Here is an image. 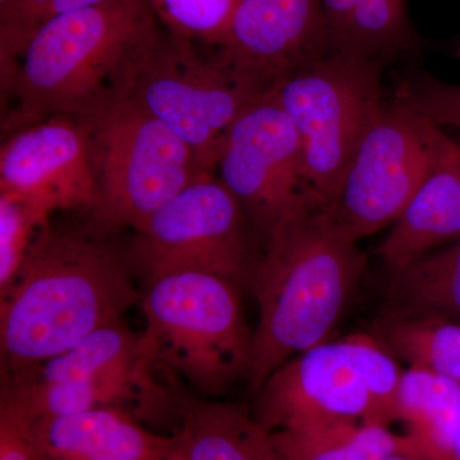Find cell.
I'll return each instance as SVG.
<instances>
[{
  "mask_svg": "<svg viewBox=\"0 0 460 460\" xmlns=\"http://www.w3.org/2000/svg\"><path fill=\"white\" fill-rule=\"evenodd\" d=\"M163 31L153 0H108L39 27L3 93L9 135L54 115L86 122L131 98Z\"/></svg>",
  "mask_w": 460,
  "mask_h": 460,
  "instance_id": "1",
  "label": "cell"
},
{
  "mask_svg": "<svg viewBox=\"0 0 460 460\" xmlns=\"http://www.w3.org/2000/svg\"><path fill=\"white\" fill-rule=\"evenodd\" d=\"M89 223L45 224L16 279L0 296L2 377L13 376L122 320L138 295L128 257Z\"/></svg>",
  "mask_w": 460,
  "mask_h": 460,
  "instance_id": "2",
  "label": "cell"
},
{
  "mask_svg": "<svg viewBox=\"0 0 460 460\" xmlns=\"http://www.w3.org/2000/svg\"><path fill=\"white\" fill-rule=\"evenodd\" d=\"M265 238L248 284L259 305L247 375L255 394L292 357L325 343L367 262L317 196L289 211Z\"/></svg>",
  "mask_w": 460,
  "mask_h": 460,
  "instance_id": "3",
  "label": "cell"
},
{
  "mask_svg": "<svg viewBox=\"0 0 460 460\" xmlns=\"http://www.w3.org/2000/svg\"><path fill=\"white\" fill-rule=\"evenodd\" d=\"M142 311V354L154 367L180 375L206 395L247 378L253 332L237 284L202 271L162 275L148 281Z\"/></svg>",
  "mask_w": 460,
  "mask_h": 460,
  "instance_id": "4",
  "label": "cell"
},
{
  "mask_svg": "<svg viewBox=\"0 0 460 460\" xmlns=\"http://www.w3.org/2000/svg\"><path fill=\"white\" fill-rule=\"evenodd\" d=\"M401 377L392 354L367 335L325 341L266 380L255 420L269 432L341 420L389 428L401 420Z\"/></svg>",
  "mask_w": 460,
  "mask_h": 460,
  "instance_id": "5",
  "label": "cell"
},
{
  "mask_svg": "<svg viewBox=\"0 0 460 460\" xmlns=\"http://www.w3.org/2000/svg\"><path fill=\"white\" fill-rule=\"evenodd\" d=\"M84 123L96 184L87 223L105 234L137 230L210 172L186 142L131 99Z\"/></svg>",
  "mask_w": 460,
  "mask_h": 460,
  "instance_id": "6",
  "label": "cell"
},
{
  "mask_svg": "<svg viewBox=\"0 0 460 460\" xmlns=\"http://www.w3.org/2000/svg\"><path fill=\"white\" fill-rule=\"evenodd\" d=\"M383 60L332 50L270 91L301 138L308 183L328 206L383 111Z\"/></svg>",
  "mask_w": 460,
  "mask_h": 460,
  "instance_id": "7",
  "label": "cell"
},
{
  "mask_svg": "<svg viewBox=\"0 0 460 460\" xmlns=\"http://www.w3.org/2000/svg\"><path fill=\"white\" fill-rule=\"evenodd\" d=\"M208 48L163 26L129 99L168 126L214 172L233 124L269 93Z\"/></svg>",
  "mask_w": 460,
  "mask_h": 460,
  "instance_id": "8",
  "label": "cell"
},
{
  "mask_svg": "<svg viewBox=\"0 0 460 460\" xmlns=\"http://www.w3.org/2000/svg\"><path fill=\"white\" fill-rule=\"evenodd\" d=\"M459 147L401 99L384 104L328 206L330 217L356 242L394 226L423 181Z\"/></svg>",
  "mask_w": 460,
  "mask_h": 460,
  "instance_id": "9",
  "label": "cell"
},
{
  "mask_svg": "<svg viewBox=\"0 0 460 460\" xmlns=\"http://www.w3.org/2000/svg\"><path fill=\"white\" fill-rule=\"evenodd\" d=\"M246 214L214 172L202 175L136 230L129 261L147 281L177 271H202L237 286L255 266Z\"/></svg>",
  "mask_w": 460,
  "mask_h": 460,
  "instance_id": "10",
  "label": "cell"
},
{
  "mask_svg": "<svg viewBox=\"0 0 460 460\" xmlns=\"http://www.w3.org/2000/svg\"><path fill=\"white\" fill-rule=\"evenodd\" d=\"M215 171L265 237L289 211L317 196L295 124L270 93L239 115Z\"/></svg>",
  "mask_w": 460,
  "mask_h": 460,
  "instance_id": "11",
  "label": "cell"
},
{
  "mask_svg": "<svg viewBox=\"0 0 460 460\" xmlns=\"http://www.w3.org/2000/svg\"><path fill=\"white\" fill-rule=\"evenodd\" d=\"M0 192L25 199L47 217L89 211L96 184L86 124L54 115L9 135L0 151Z\"/></svg>",
  "mask_w": 460,
  "mask_h": 460,
  "instance_id": "12",
  "label": "cell"
},
{
  "mask_svg": "<svg viewBox=\"0 0 460 460\" xmlns=\"http://www.w3.org/2000/svg\"><path fill=\"white\" fill-rule=\"evenodd\" d=\"M214 48L270 93L287 75L329 54L332 39L320 0H241Z\"/></svg>",
  "mask_w": 460,
  "mask_h": 460,
  "instance_id": "13",
  "label": "cell"
},
{
  "mask_svg": "<svg viewBox=\"0 0 460 460\" xmlns=\"http://www.w3.org/2000/svg\"><path fill=\"white\" fill-rule=\"evenodd\" d=\"M29 423L38 460H168L177 450L174 435L148 431L120 407Z\"/></svg>",
  "mask_w": 460,
  "mask_h": 460,
  "instance_id": "14",
  "label": "cell"
},
{
  "mask_svg": "<svg viewBox=\"0 0 460 460\" xmlns=\"http://www.w3.org/2000/svg\"><path fill=\"white\" fill-rule=\"evenodd\" d=\"M174 405L154 384L150 375L129 377L74 378L51 381H3L2 401L29 422L49 417L69 416L102 407H120L126 402Z\"/></svg>",
  "mask_w": 460,
  "mask_h": 460,
  "instance_id": "15",
  "label": "cell"
},
{
  "mask_svg": "<svg viewBox=\"0 0 460 460\" xmlns=\"http://www.w3.org/2000/svg\"><path fill=\"white\" fill-rule=\"evenodd\" d=\"M460 239V147L429 174L387 237L378 256L394 269Z\"/></svg>",
  "mask_w": 460,
  "mask_h": 460,
  "instance_id": "16",
  "label": "cell"
},
{
  "mask_svg": "<svg viewBox=\"0 0 460 460\" xmlns=\"http://www.w3.org/2000/svg\"><path fill=\"white\" fill-rule=\"evenodd\" d=\"M174 413L187 460H283L270 432L235 405L175 396Z\"/></svg>",
  "mask_w": 460,
  "mask_h": 460,
  "instance_id": "17",
  "label": "cell"
},
{
  "mask_svg": "<svg viewBox=\"0 0 460 460\" xmlns=\"http://www.w3.org/2000/svg\"><path fill=\"white\" fill-rule=\"evenodd\" d=\"M399 416L420 459L459 460V381L410 368L401 377Z\"/></svg>",
  "mask_w": 460,
  "mask_h": 460,
  "instance_id": "18",
  "label": "cell"
},
{
  "mask_svg": "<svg viewBox=\"0 0 460 460\" xmlns=\"http://www.w3.org/2000/svg\"><path fill=\"white\" fill-rule=\"evenodd\" d=\"M154 366L145 358L140 334H133L123 321L91 332L80 343L3 381H51L74 378L129 377L151 374Z\"/></svg>",
  "mask_w": 460,
  "mask_h": 460,
  "instance_id": "19",
  "label": "cell"
},
{
  "mask_svg": "<svg viewBox=\"0 0 460 460\" xmlns=\"http://www.w3.org/2000/svg\"><path fill=\"white\" fill-rule=\"evenodd\" d=\"M385 314L460 323V239L394 269Z\"/></svg>",
  "mask_w": 460,
  "mask_h": 460,
  "instance_id": "20",
  "label": "cell"
},
{
  "mask_svg": "<svg viewBox=\"0 0 460 460\" xmlns=\"http://www.w3.org/2000/svg\"><path fill=\"white\" fill-rule=\"evenodd\" d=\"M270 435L283 460H383L394 454L419 458L408 435L365 422L341 420L275 429Z\"/></svg>",
  "mask_w": 460,
  "mask_h": 460,
  "instance_id": "21",
  "label": "cell"
},
{
  "mask_svg": "<svg viewBox=\"0 0 460 460\" xmlns=\"http://www.w3.org/2000/svg\"><path fill=\"white\" fill-rule=\"evenodd\" d=\"M376 334L378 343L410 368L460 383V323L385 314L376 323Z\"/></svg>",
  "mask_w": 460,
  "mask_h": 460,
  "instance_id": "22",
  "label": "cell"
},
{
  "mask_svg": "<svg viewBox=\"0 0 460 460\" xmlns=\"http://www.w3.org/2000/svg\"><path fill=\"white\" fill-rule=\"evenodd\" d=\"M408 41L404 0H356L332 39V50L384 58Z\"/></svg>",
  "mask_w": 460,
  "mask_h": 460,
  "instance_id": "23",
  "label": "cell"
},
{
  "mask_svg": "<svg viewBox=\"0 0 460 460\" xmlns=\"http://www.w3.org/2000/svg\"><path fill=\"white\" fill-rule=\"evenodd\" d=\"M108 0H16L0 13L2 87L16 71L18 59L39 27L62 14L102 4Z\"/></svg>",
  "mask_w": 460,
  "mask_h": 460,
  "instance_id": "24",
  "label": "cell"
},
{
  "mask_svg": "<svg viewBox=\"0 0 460 460\" xmlns=\"http://www.w3.org/2000/svg\"><path fill=\"white\" fill-rule=\"evenodd\" d=\"M241 0H153L162 25L169 31L205 47L222 41Z\"/></svg>",
  "mask_w": 460,
  "mask_h": 460,
  "instance_id": "25",
  "label": "cell"
},
{
  "mask_svg": "<svg viewBox=\"0 0 460 460\" xmlns=\"http://www.w3.org/2000/svg\"><path fill=\"white\" fill-rule=\"evenodd\" d=\"M49 217L25 199L0 192V296L8 292L39 230Z\"/></svg>",
  "mask_w": 460,
  "mask_h": 460,
  "instance_id": "26",
  "label": "cell"
},
{
  "mask_svg": "<svg viewBox=\"0 0 460 460\" xmlns=\"http://www.w3.org/2000/svg\"><path fill=\"white\" fill-rule=\"evenodd\" d=\"M398 99L425 115L436 126L460 129V86L440 83L426 75L401 91Z\"/></svg>",
  "mask_w": 460,
  "mask_h": 460,
  "instance_id": "27",
  "label": "cell"
},
{
  "mask_svg": "<svg viewBox=\"0 0 460 460\" xmlns=\"http://www.w3.org/2000/svg\"><path fill=\"white\" fill-rule=\"evenodd\" d=\"M0 460H38L29 420L0 404Z\"/></svg>",
  "mask_w": 460,
  "mask_h": 460,
  "instance_id": "28",
  "label": "cell"
},
{
  "mask_svg": "<svg viewBox=\"0 0 460 460\" xmlns=\"http://www.w3.org/2000/svg\"><path fill=\"white\" fill-rule=\"evenodd\" d=\"M323 13L328 21L330 39L343 25L345 17L349 13L356 0H320Z\"/></svg>",
  "mask_w": 460,
  "mask_h": 460,
  "instance_id": "29",
  "label": "cell"
},
{
  "mask_svg": "<svg viewBox=\"0 0 460 460\" xmlns=\"http://www.w3.org/2000/svg\"><path fill=\"white\" fill-rule=\"evenodd\" d=\"M383 460H422L416 458V456H407V454H394V456H387Z\"/></svg>",
  "mask_w": 460,
  "mask_h": 460,
  "instance_id": "30",
  "label": "cell"
},
{
  "mask_svg": "<svg viewBox=\"0 0 460 460\" xmlns=\"http://www.w3.org/2000/svg\"><path fill=\"white\" fill-rule=\"evenodd\" d=\"M14 2H16V0H0V13L7 11Z\"/></svg>",
  "mask_w": 460,
  "mask_h": 460,
  "instance_id": "31",
  "label": "cell"
},
{
  "mask_svg": "<svg viewBox=\"0 0 460 460\" xmlns=\"http://www.w3.org/2000/svg\"><path fill=\"white\" fill-rule=\"evenodd\" d=\"M168 460H187L184 458L183 454L181 453V450L178 449V444H177V450H175L174 453H172V456Z\"/></svg>",
  "mask_w": 460,
  "mask_h": 460,
  "instance_id": "32",
  "label": "cell"
},
{
  "mask_svg": "<svg viewBox=\"0 0 460 460\" xmlns=\"http://www.w3.org/2000/svg\"><path fill=\"white\" fill-rule=\"evenodd\" d=\"M456 456H458V459L460 460V420H459V426H458V431H456Z\"/></svg>",
  "mask_w": 460,
  "mask_h": 460,
  "instance_id": "33",
  "label": "cell"
}]
</instances>
